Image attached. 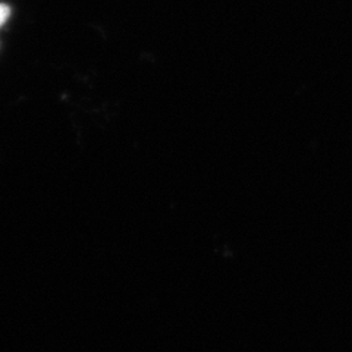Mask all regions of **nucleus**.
Instances as JSON below:
<instances>
[{"label":"nucleus","instance_id":"obj_1","mask_svg":"<svg viewBox=\"0 0 352 352\" xmlns=\"http://www.w3.org/2000/svg\"><path fill=\"white\" fill-rule=\"evenodd\" d=\"M9 12H10V10L6 5H0V25H2L3 22L8 19Z\"/></svg>","mask_w":352,"mask_h":352}]
</instances>
